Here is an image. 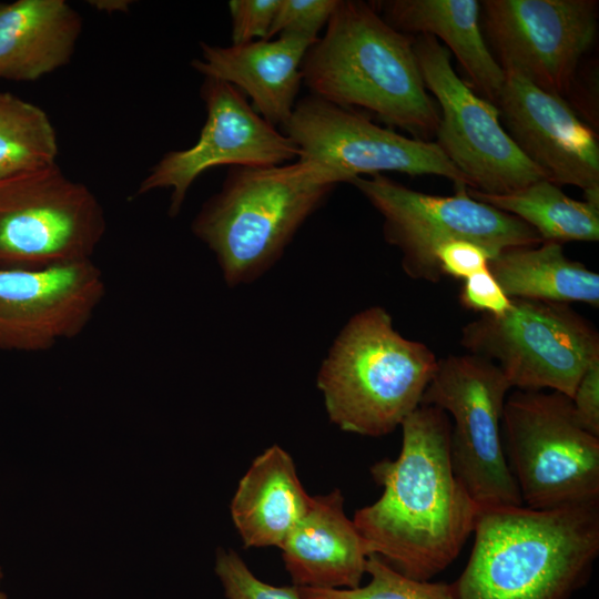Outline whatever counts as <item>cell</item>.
Instances as JSON below:
<instances>
[{
  "label": "cell",
  "mask_w": 599,
  "mask_h": 599,
  "mask_svg": "<svg viewBox=\"0 0 599 599\" xmlns=\"http://www.w3.org/2000/svg\"><path fill=\"white\" fill-rule=\"evenodd\" d=\"M400 427L398 457L370 467L380 497L353 521L370 555L406 577L429 580L458 557L480 507L453 469L448 415L419 405Z\"/></svg>",
  "instance_id": "1"
},
{
  "label": "cell",
  "mask_w": 599,
  "mask_h": 599,
  "mask_svg": "<svg viewBox=\"0 0 599 599\" xmlns=\"http://www.w3.org/2000/svg\"><path fill=\"white\" fill-rule=\"evenodd\" d=\"M457 599H570L599 555V500L549 510L483 508Z\"/></svg>",
  "instance_id": "2"
},
{
  "label": "cell",
  "mask_w": 599,
  "mask_h": 599,
  "mask_svg": "<svg viewBox=\"0 0 599 599\" xmlns=\"http://www.w3.org/2000/svg\"><path fill=\"white\" fill-rule=\"evenodd\" d=\"M414 38L389 26L373 2L338 0L323 37L302 62L311 94L347 109H363L390 129L428 141L439 111L427 93Z\"/></svg>",
  "instance_id": "3"
},
{
  "label": "cell",
  "mask_w": 599,
  "mask_h": 599,
  "mask_svg": "<svg viewBox=\"0 0 599 599\" xmlns=\"http://www.w3.org/2000/svg\"><path fill=\"white\" fill-rule=\"evenodd\" d=\"M345 180L298 159L271 166H231L191 230L214 254L230 287L248 284L284 254L303 223Z\"/></svg>",
  "instance_id": "4"
},
{
  "label": "cell",
  "mask_w": 599,
  "mask_h": 599,
  "mask_svg": "<svg viewBox=\"0 0 599 599\" xmlns=\"http://www.w3.org/2000/svg\"><path fill=\"white\" fill-rule=\"evenodd\" d=\"M438 359L402 336L389 313L367 307L341 329L316 377L329 420L368 437L393 433L419 405Z\"/></svg>",
  "instance_id": "5"
},
{
  "label": "cell",
  "mask_w": 599,
  "mask_h": 599,
  "mask_svg": "<svg viewBox=\"0 0 599 599\" xmlns=\"http://www.w3.org/2000/svg\"><path fill=\"white\" fill-rule=\"evenodd\" d=\"M501 439L524 506L599 500V437L579 424L568 396L516 389L505 402Z\"/></svg>",
  "instance_id": "6"
},
{
  "label": "cell",
  "mask_w": 599,
  "mask_h": 599,
  "mask_svg": "<svg viewBox=\"0 0 599 599\" xmlns=\"http://www.w3.org/2000/svg\"><path fill=\"white\" fill-rule=\"evenodd\" d=\"M383 216L386 242L402 253V267L416 281L441 280L437 250L456 240L476 243L493 257L502 251L537 246L540 235L518 217L475 200L466 185L441 196L406 187L384 174L349 182Z\"/></svg>",
  "instance_id": "7"
},
{
  "label": "cell",
  "mask_w": 599,
  "mask_h": 599,
  "mask_svg": "<svg viewBox=\"0 0 599 599\" xmlns=\"http://www.w3.org/2000/svg\"><path fill=\"white\" fill-rule=\"evenodd\" d=\"M459 343L496 364L511 388H549L570 399L585 372L599 362L598 331L561 303L514 298L504 314H481L466 324Z\"/></svg>",
  "instance_id": "8"
},
{
  "label": "cell",
  "mask_w": 599,
  "mask_h": 599,
  "mask_svg": "<svg viewBox=\"0 0 599 599\" xmlns=\"http://www.w3.org/2000/svg\"><path fill=\"white\" fill-rule=\"evenodd\" d=\"M105 231L97 195L58 163L0 177V268L92 260Z\"/></svg>",
  "instance_id": "9"
},
{
  "label": "cell",
  "mask_w": 599,
  "mask_h": 599,
  "mask_svg": "<svg viewBox=\"0 0 599 599\" xmlns=\"http://www.w3.org/2000/svg\"><path fill=\"white\" fill-rule=\"evenodd\" d=\"M510 388L496 364L466 353L438 359L420 399L453 417V469L480 509L522 505L501 439Z\"/></svg>",
  "instance_id": "10"
},
{
  "label": "cell",
  "mask_w": 599,
  "mask_h": 599,
  "mask_svg": "<svg viewBox=\"0 0 599 599\" xmlns=\"http://www.w3.org/2000/svg\"><path fill=\"white\" fill-rule=\"evenodd\" d=\"M413 45L425 87L440 110L436 143L469 189L502 194L547 179L508 135L497 106L457 75L445 45L427 34L414 38Z\"/></svg>",
  "instance_id": "11"
},
{
  "label": "cell",
  "mask_w": 599,
  "mask_h": 599,
  "mask_svg": "<svg viewBox=\"0 0 599 599\" xmlns=\"http://www.w3.org/2000/svg\"><path fill=\"white\" fill-rule=\"evenodd\" d=\"M281 129L297 146L298 159L328 166L347 183L362 175L394 171L438 175L455 186L469 187L436 142L407 138L374 123L362 112L311 93L296 101Z\"/></svg>",
  "instance_id": "12"
},
{
  "label": "cell",
  "mask_w": 599,
  "mask_h": 599,
  "mask_svg": "<svg viewBox=\"0 0 599 599\" xmlns=\"http://www.w3.org/2000/svg\"><path fill=\"white\" fill-rule=\"evenodd\" d=\"M200 95L206 120L197 141L165 153L136 190V195L170 190V217L179 215L190 187L209 169L280 165L300 155L295 143L265 121L232 84L204 78Z\"/></svg>",
  "instance_id": "13"
},
{
  "label": "cell",
  "mask_w": 599,
  "mask_h": 599,
  "mask_svg": "<svg viewBox=\"0 0 599 599\" xmlns=\"http://www.w3.org/2000/svg\"><path fill=\"white\" fill-rule=\"evenodd\" d=\"M483 19L502 70L564 98L598 30L595 0H484Z\"/></svg>",
  "instance_id": "14"
},
{
  "label": "cell",
  "mask_w": 599,
  "mask_h": 599,
  "mask_svg": "<svg viewBox=\"0 0 599 599\" xmlns=\"http://www.w3.org/2000/svg\"><path fill=\"white\" fill-rule=\"evenodd\" d=\"M105 293L103 272L93 260L0 268V351L42 353L78 337Z\"/></svg>",
  "instance_id": "15"
},
{
  "label": "cell",
  "mask_w": 599,
  "mask_h": 599,
  "mask_svg": "<svg viewBox=\"0 0 599 599\" xmlns=\"http://www.w3.org/2000/svg\"><path fill=\"white\" fill-rule=\"evenodd\" d=\"M495 102L519 150L557 185L599 190V144L567 101L512 70Z\"/></svg>",
  "instance_id": "16"
},
{
  "label": "cell",
  "mask_w": 599,
  "mask_h": 599,
  "mask_svg": "<svg viewBox=\"0 0 599 599\" xmlns=\"http://www.w3.org/2000/svg\"><path fill=\"white\" fill-rule=\"evenodd\" d=\"M314 42L294 35L229 47L200 42L202 58L192 60L191 67L204 78L235 87L265 121L282 128L296 104L302 62Z\"/></svg>",
  "instance_id": "17"
},
{
  "label": "cell",
  "mask_w": 599,
  "mask_h": 599,
  "mask_svg": "<svg viewBox=\"0 0 599 599\" xmlns=\"http://www.w3.org/2000/svg\"><path fill=\"white\" fill-rule=\"evenodd\" d=\"M280 549L294 586L321 589L361 586L370 556L344 510L339 489L312 496L307 511Z\"/></svg>",
  "instance_id": "18"
},
{
  "label": "cell",
  "mask_w": 599,
  "mask_h": 599,
  "mask_svg": "<svg viewBox=\"0 0 599 599\" xmlns=\"http://www.w3.org/2000/svg\"><path fill=\"white\" fill-rule=\"evenodd\" d=\"M81 32L65 0L0 2V80L31 82L67 65Z\"/></svg>",
  "instance_id": "19"
},
{
  "label": "cell",
  "mask_w": 599,
  "mask_h": 599,
  "mask_svg": "<svg viewBox=\"0 0 599 599\" xmlns=\"http://www.w3.org/2000/svg\"><path fill=\"white\" fill-rule=\"evenodd\" d=\"M311 501L293 458L273 445L241 478L231 501V517L245 547L281 548Z\"/></svg>",
  "instance_id": "20"
},
{
  "label": "cell",
  "mask_w": 599,
  "mask_h": 599,
  "mask_svg": "<svg viewBox=\"0 0 599 599\" xmlns=\"http://www.w3.org/2000/svg\"><path fill=\"white\" fill-rule=\"evenodd\" d=\"M397 31L427 34L445 42L474 88L495 104L505 81L500 64L488 49L479 24L477 0H385L373 2Z\"/></svg>",
  "instance_id": "21"
},
{
  "label": "cell",
  "mask_w": 599,
  "mask_h": 599,
  "mask_svg": "<svg viewBox=\"0 0 599 599\" xmlns=\"http://www.w3.org/2000/svg\"><path fill=\"white\" fill-rule=\"evenodd\" d=\"M488 268L510 300L599 307V274L568 258L560 243L502 251L489 261Z\"/></svg>",
  "instance_id": "22"
},
{
  "label": "cell",
  "mask_w": 599,
  "mask_h": 599,
  "mask_svg": "<svg viewBox=\"0 0 599 599\" xmlns=\"http://www.w3.org/2000/svg\"><path fill=\"white\" fill-rule=\"evenodd\" d=\"M468 194L532 227L544 242H597L599 206L577 201L544 179L519 190L490 194L468 187Z\"/></svg>",
  "instance_id": "23"
},
{
  "label": "cell",
  "mask_w": 599,
  "mask_h": 599,
  "mask_svg": "<svg viewBox=\"0 0 599 599\" xmlns=\"http://www.w3.org/2000/svg\"><path fill=\"white\" fill-rule=\"evenodd\" d=\"M58 138L40 106L0 92V177L57 164Z\"/></svg>",
  "instance_id": "24"
},
{
  "label": "cell",
  "mask_w": 599,
  "mask_h": 599,
  "mask_svg": "<svg viewBox=\"0 0 599 599\" xmlns=\"http://www.w3.org/2000/svg\"><path fill=\"white\" fill-rule=\"evenodd\" d=\"M365 586L353 589L297 587L303 599H457L453 583L406 577L376 555L367 559Z\"/></svg>",
  "instance_id": "25"
},
{
  "label": "cell",
  "mask_w": 599,
  "mask_h": 599,
  "mask_svg": "<svg viewBox=\"0 0 599 599\" xmlns=\"http://www.w3.org/2000/svg\"><path fill=\"white\" fill-rule=\"evenodd\" d=\"M215 572L227 599H303L296 586H273L260 580L232 549L217 550Z\"/></svg>",
  "instance_id": "26"
},
{
  "label": "cell",
  "mask_w": 599,
  "mask_h": 599,
  "mask_svg": "<svg viewBox=\"0 0 599 599\" xmlns=\"http://www.w3.org/2000/svg\"><path fill=\"white\" fill-rule=\"evenodd\" d=\"M338 0H281L266 40L280 35L316 41Z\"/></svg>",
  "instance_id": "27"
},
{
  "label": "cell",
  "mask_w": 599,
  "mask_h": 599,
  "mask_svg": "<svg viewBox=\"0 0 599 599\" xmlns=\"http://www.w3.org/2000/svg\"><path fill=\"white\" fill-rule=\"evenodd\" d=\"M281 0H231L232 44L266 40Z\"/></svg>",
  "instance_id": "28"
},
{
  "label": "cell",
  "mask_w": 599,
  "mask_h": 599,
  "mask_svg": "<svg viewBox=\"0 0 599 599\" xmlns=\"http://www.w3.org/2000/svg\"><path fill=\"white\" fill-rule=\"evenodd\" d=\"M459 302L467 309L493 316L504 314L511 305L488 267L464 280Z\"/></svg>",
  "instance_id": "29"
},
{
  "label": "cell",
  "mask_w": 599,
  "mask_h": 599,
  "mask_svg": "<svg viewBox=\"0 0 599 599\" xmlns=\"http://www.w3.org/2000/svg\"><path fill=\"white\" fill-rule=\"evenodd\" d=\"M436 258L443 276L466 280L487 268L493 256L476 243L456 240L440 246Z\"/></svg>",
  "instance_id": "30"
},
{
  "label": "cell",
  "mask_w": 599,
  "mask_h": 599,
  "mask_svg": "<svg viewBox=\"0 0 599 599\" xmlns=\"http://www.w3.org/2000/svg\"><path fill=\"white\" fill-rule=\"evenodd\" d=\"M571 402L579 424L599 437V362L585 372Z\"/></svg>",
  "instance_id": "31"
},
{
  "label": "cell",
  "mask_w": 599,
  "mask_h": 599,
  "mask_svg": "<svg viewBox=\"0 0 599 599\" xmlns=\"http://www.w3.org/2000/svg\"><path fill=\"white\" fill-rule=\"evenodd\" d=\"M89 3L99 11L108 13L129 12L132 1L129 0H93Z\"/></svg>",
  "instance_id": "32"
},
{
  "label": "cell",
  "mask_w": 599,
  "mask_h": 599,
  "mask_svg": "<svg viewBox=\"0 0 599 599\" xmlns=\"http://www.w3.org/2000/svg\"><path fill=\"white\" fill-rule=\"evenodd\" d=\"M3 579V571H2V568L0 567V599H9L8 596L6 595V592H3L1 590V581Z\"/></svg>",
  "instance_id": "33"
}]
</instances>
